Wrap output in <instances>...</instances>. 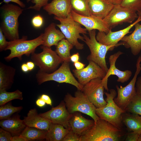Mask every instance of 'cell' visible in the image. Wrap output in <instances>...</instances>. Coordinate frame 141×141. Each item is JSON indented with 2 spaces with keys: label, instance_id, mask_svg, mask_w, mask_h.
<instances>
[{
  "label": "cell",
  "instance_id": "9a60e30c",
  "mask_svg": "<svg viewBox=\"0 0 141 141\" xmlns=\"http://www.w3.org/2000/svg\"><path fill=\"white\" fill-rule=\"evenodd\" d=\"M140 21L141 17H138L134 22L123 29L115 32H112L111 30L107 33L98 31L96 36V39L99 42L106 45L116 46L122 45V43L118 44V42L127 34L131 32L130 30L136 23Z\"/></svg>",
  "mask_w": 141,
  "mask_h": 141
},
{
  "label": "cell",
  "instance_id": "74e56055",
  "mask_svg": "<svg viewBox=\"0 0 141 141\" xmlns=\"http://www.w3.org/2000/svg\"><path fill=\"white\" fill-rule=\"evenodd\" d=\"M43 23V18L40 15L34 16L32 20L33 26L35 28H39L42 25Z\"/></svg>",
  "mask_w": 141,
  "mask_h": 141
},
{
  "label": "cell",
  "instance_id": "d6a6232c",
  "mask_svg": "<svg viewBox=\"0 0 141 141\" xmlns=\"http://www.w3.org/2000/svg\"><path fill=\"white\" fill-rule=\"evenodd\" d=\"M125 111L141 116V96L137 91L132 100L126 108Z\"/></svg>",
  "mask_w": 141,
  "mask_h": 141
},
{
  "label": "cell",
  "instance_id": "9c48e42d",
  "mask_svg": "<svg viewBox=\"0 0 141 141\" xmlns=\"http://www.w3.org/2000/svg\"><path fill=\"white\" fill-rule=\"evenodd\" d=\"M42 52L31 54V59L42 72L50 73L56 70L59 64L64 61L51 48L42 45Z\"/></svg>",
  "mask_w": 141,
  "mask_h": 141
},
{
  "label": "cell",
  "instance_id": "277c9868",
  "mask_svg": "<svg viewBox=\"0 0 141 141\" xmlns=\"http://www.w3.org/2000/svg\"><path fill=\"white\" fill-rule=\"evenodd\" d=\"M89 37L86 34H83V41L88 46L90 54L87 57L89 61L95 62L99 65L106 73L109 69L105 61V57L108 51L112 50L115 47L103 44L96 39V30L88 32Z\"/></svg>",
  "mask_w": 141,
  "mask_h": 141
},
{
  "label": "cell",
  "instance_id": "ee69618b",
  "mask_svg": "<svg viewBox=\"0 0 141 141\" xmlns=\"http://www.w3.org/2000/svg\"><path fill=\"white\" fill-rule=\"evenodd\" d=\"M73 65L75 69L78 70L83 69L85 68V64L79 61L74 63Z\"/></svg>",
  "mask_w": 141,
  "mask_h": 141
},
{
  "label": "cell",
  "instance_id": "4316f807",
  "mask_svg": "<svg viewBox=\"0 0 141 141\" xmlns=\"http://www.w3.org/2000/svg\"><path fill=\"white\" fill-rule=\"evenodd\" d=\"M70 129L60 124L51 122L45 139L47 141H62Z\"/></svg>",
  "mask_w": 141,
  "mask_h": 141
},
{
  "label": "cell",
  "instance_id": "c3c4849f",
  "mask_svg": "<svg viewBox=\"0 0 141 141\" xmlns=\"http://www.w3.org/2000/svg\"><path fill=\"white\" fill-rule=\"evenodd\" d=\"M26 64L28 66L29 71H31L34 69L35 65L33 61H28Z\"/></svg>",
  "mask_w": 141,
  "mask_h": 141
},
{
  "label": "cell",
  "instance_id": "8992f818",
  "mask_svg": "<svg viewBox=\"0 0 141 141\" xmlns=\"http://www.w3.org/2000/svg\"><path fill=\"white\" fill-rule=\"evenodd\" d=\"M55 19L58 20L60 24L56 25L64 35L65 38L77 50H81L84 47L83 44L79 43L78 39L83 41V36L80 34H86L87 30L82 28L81 24L75 21L70 13L66 18H62L55 16Z\"/></svg>",
  "mask_w": 141,
  "mask_h": 141
},
{
  "label": "cell",
  "instance_id": "d590c367",
  "mask_svg": "<svg viewBox=\"0 0 141 141\" xmlns=\"http://www.w3.org/2000/svg\"><path fill=\"white\" fill-rule=\"evenodd\" d=\"M80 137L70 129L62 141H80Z\"/></svg>",
  "mask_w": 141,
  "mask_h": 141
},
{
  "label": "cell",
  "instance_id": "44dd1931",
  "mask_svg": "<svg viewBox=\"0 0 141 141\" xmlns=\"http://www.w3.org/2000/svg\"><path fill=\"white\" fill-rule=\"evenodd\" d=\"M92 15L103 19L109 13L114 5L110 0H87Z\"/></svg>",
  "mask_w": 141,
  "mask_h": 141
},
{
  "label": "cell",
  "instance_id": "836d02e7",
  "mask_svg": "<svg viewBox=\"0 0 141 141\" xmlns=\"http://www.w3.org/2000/svg\"><path fill=\"white\" fill-rule=\"evenodd\" d=\"M120 5L137 12L141 11V0H122Z\"/></svg>",
  "mask_w": 141,
  "mask_h": 141
},
{
  "label": "cell",
  "instance_id": "83f0119b",
  "mask_svg": "<svg viewBox=\"0 0 141 141\" xmlns=\"http://www.w3.org/2000/svg\"><path fill=\"white\" fill-rule=\"evenodd\" d=\"M74 46L66 39H64L56 46L55 52L64 61L69 62L71 56L70 51Z\"/></svg>",
  "mask_w": 141,
  "mask_h": 141
},
{
  "label": "cell",
  "instance_id": "8d00e7d4",
  "mask_svg": "<svg viewBox=\"0 0 141 141\" xmlns=\"http://www.w3.org/2000/svg\"><path fill=\"white\" fill-rule=\"evenodd\" d=\"M12 137V135L10 132L1 128H0V141H11Z\"/></svg>",
  "mask_w": 141,
  "mask_h": 141
},
{
  "label": "cell",
  "instance_id": "f546056e",
  "mask_svg": "<svg viewBox=\"0 0 141 141\" xmlns=\"http://www.w3.org/2000/svg\"><path fill=\"white\" fill-rule=\"evenodd\" d=\"M72 10L76 13L84 16L92 15L88 7L87 0H70Z\"/></svg>",
  "mask_w": 141,
  "mask_h": 141
},
{
  "label": "cell",
  "instance_id": "6da1fadb",
  "mask_svg": "<svg viewBox=\"0 0 141 141\" xmlns=\"http://www.w3.org/2000/svg\"><path fill=\"white\" fill-rule=\"evenodd\" d=\"M124 134L122 129L99 118L92 127L80 136V141H118Z\"/></svg>",
  "mask_w": 141,
  "mask_h": 141
},
{
  "label": "cell",
  "instance_id": "30bf717a",
  "mask_svg": "<svg viewBox=\"0 0 141 141\" xmlns=\"http://www.w3.org/2000/svg\"><path fill=\"white\" fill-rule=\"evenodd\" d=\"M140 62V55L137 60L136 69L134 75L128 84L124 87L116 86L118 95L117 97L114 98V101L118 107L125 111L136 93L135 86L137 76L141 71Z\"/></svg>",
  "mask_w": 141,
  "mask_h": 141
},
{
  "label": "cell",
  "instance_id": "603a6c76",
  "mask_svg": "<svg viewBox=\"0 0 141 141\" xmlns=\"http://www.w3.org/2000/svg\"><path fill=\"white\" fill-rule=\"evenodd\" d=\"M65 38L62 32L56 28V24L52 23L45 28L43 33L42 45L49 48L54 45L56 46L60 41Z\"/></svg>",
  "mask_w": 141,
  "mask_h": 141
},
{
  "label": "cell",
  "instance_id": "7a4b0ae2",
  "mask_svg": "<svg viewBox=\"0 0 141 141\" xmlns=\"http://www.w3.org/2000/svg\"><path fill=\"white\" fill-rule=\"evenodd\" d=\"M21 8L9 3H5L1 7L2 19L0 28L9 41L19 39L18 20L24 10Z\"/></svg>",
  "mask_w": 141,
  "mask_h": 141
},
{
  "label": "cell",
  "instance_id": "d6986e66",
  "mask_svg": "<svg viewBox=\"0 0 141 141\" xmlns=\"http://www.w3.org/2000/svg\"><path fill=\"white\" fill-rule=\"evenodd\" d=\"M135 29L130 34L125 36L121 40L122 45L130 48L133 55H138L141 51V24L139 22L134 26Z\"/></svg>",
  "mask_w": 141,
  "mask_h": 141
},
{
  "label": "cell",
  "instance_id": "52a82bcc",
  "mask_svg": "<svg viewBox=\"0 0 141 141\" xmlns=\"http://www.w3.org/2000/svg\"><path fill=\"white\" fill-rule=\"evenodd\" d=\"M39 85L50 81L59 83H65L75 86L78 90L82 91L83 87L75 79L70 69L69 62L64 61L60 67L53 72L47 73L39 70L36 75Z\"/></svg>",
  "mask_w": 141,
  "mask_h": 141
},
{
  "label": "cell",
  "instance_id": "ba28073f",
  "mask_svg": "<svg viewBox=\"0 0 141 141\" xmlns=\"http://www.w3.org/2000/svg\"><path fill=\"white\" fill-rule=\"evenodd\" d=\"M104 93L106 96L105 101L107 104L103 107L96 108V113L100 118L122 130L123 124L121 116L126 111L118 107L114 101L116 92L115 90L111 89L109 90V93L104 92Z\"/></svg>",
  "mask_w": 141,
  "mask_h": 141
},
{
  "label": "cell",
  "instance_id": "484cf974",
  "mask_svg": "<svg viewBox=\"0 0 141 141\" xmlns=\"http://www.w3.org/2000/svg\"><path fill=\"white\" fill-rule=\"evenodd\" d=\"M121 118L128 131L141 134V115L125 112L122 114Z\"/></svg>",
  "mask_w": 141,
  "mask_h": 141
},
{
  "label": "cell",
  "instance_id": "f5cc1de1",
  "mask_svg": "<svg viewBox=\"0 0 141 141\" xmlns=\"http://www.w3.org/2000/svg\"><path fill=\"white\" fill-rule=\"evenodd\" d=\"M138 141H141V134H140L138 138Z\"/></svg>",
  "mask_w": 141,
  "mask_h": 141
},
{
  "label": "cell",
  "instance_id": "bcb514c9",
  "mask_svg": "<svg viewBox=\"0 0 141 141\" xmlns=\"http://www.w3.org/2000/svg\"><path fill=\"white\" fill-rule=\"evenodd\" d=\"M79 52L74 54L71 55L70 57V61L74 63L79 61Z\"/></svg>",
  "mask_w": 141,
  "mask_h": 141
},
{
  "label": "cell",
  "instance_id": "db71d44e",
  "mask_svg": "<svg viewBox=\"0 0 141 141\" xmlns=\"http://www.w3.org/2000/svg\"><path fill=\"white\" fill-rule=\"evenodd\" d=\"M140 56H141V55H140Z\"/></svg>",
  "mask_w": 141,
  "mask_h": 141
},
{
  "label": "cell",
  "instance_id": "8fae6325",
  "mask_svg": "<svg viewBox=\"0 0 141 141\" xmlns=\"http://www.w3.org/2000/svg\"><path fill=\"white\" fill-rule=\"evenodd\" d=\"M137 11L120 4L114 6L103 20L110 29L124 23H131L138 16Z\"/></svg>",
  "mask_w": 141,
  "mask_h": 141
},
{
  "label": "cell",
  "instance_id": "ffe728a7",
  "mask_svg": "<svg viewBox=\"0 0 141 141\" xmlns=\"http://www.w3.org/2000/svg\"><path fill=\"white\" fill-rule=\"evenodd\" d=\"M69 123L70 130L80 136L93 125L95 121L85 118L80 112H76L72 114Z\"/></svg>",
  "mask_w": 141,
  "mask_h": 141
},
{
  "label": "cell",
  "instance_id": "f6af8a7d",
  "mask_svg": "<svg viewBox=\"0 0 141 141\" xmlns=\"http://www.w3.org/2000/svg\"><path fill=\"white\" fill-rule=\"evenodd\" d=\"M11 141H28L25 137L21 135L13 136L12 137Z\"/></svg>",
  "mask_w": 141,
  "mask_h": 141
},
{
  "label": "cell",
  "instance_id": "7bdbcfd3",
  "mask_svg": "<svg viewBox=\"0 0 141 141\" xmlns=\"http://www.w3.org/2000/svg\"><path fill=\"white\" fill-rule=\"evenodd\" d=\"M40 98L43 100L46 104L52 106L51 100L48 95L45 94H43L41 96Z\"/></svg>",
  "mask_w": 141,
  "mask_h": 141
},
{
  "label": "cell",
  "instance_id": "f1b7e54d",
  "mask_svg": "<svg viewBox=\"0 0 141 141\" xmlns=\"http://www.w3.org/2000/svg\"><path fill=\"white\" fill-rule=\"evenodd\" d=\"M47 131L26 126L21 134L28 141L42 140L45 139Z\"/></svg>",
  "mask_w": 141,
  "mask_h": 141
},
{
  "label": "cell",
  "instance_id": "7c38bea8",
  "mask_svg": "<svg viewBox=\"0 0 141 141\" xmlns=\"http://www.w3.org/2000/svg\"><path fill=\"white\" fill-rule=\"evenodd\" d=\"M102 79L97 78L92 79L83 86L81 91L96 108L102 107L107 104L103 97L105 89Z\"/></svg>",
  "mask_w": 141,
  "mask_h": 141
},
{
  "label": "cell",
  "instance_id": "681fc988",
  "mask_svg": "<svg viewBox=\"0 0 141 141\" xmlns=\"http://www.w3.org/2000/svg\"><path fill=\"white\" fill-rule=\"evenodd\" d=\"M22 71L24 72H27L29 71V69L27 64L25 63L22 64L21 66Z\"/></svg>",
  "mask_w": 141,
  "mask_h": 141
},
{
  "label": "cell",
  "instance_id": "cb8c5ba5",
  "mask_svg": "<svg viewBox=\"0 0 141 141\" xmlns=\"http://www.w3.org/2000/svg\"><path fill=\"white\" fill-rule=\"evenodd\" d=\"M16 69L0 62V91H7L14 83Z\"/></svg>",
  "mask_w": 141,
  "mask_h": 141
},
{
  "label": "cell",
  "instance_id": "3957f363",
  "mask_svg": "<svg viewBox=\"0 0 141 141\" xmlns=\"http://www.w3.org/2000/svg\"><path fill=\"white\" fill-rule=\"evenodd\" d=\"M43 33L38 37L31 40H27L26 36L21 38L8 41L5 50H10V52L8 56L4 58L7 61H10L15 57L18 58L20 60L22 59L24 55L29 56L35 52L36 49L43 44Z\"/></svg>",
  "mask_w": 141,
  "mask_h": 141
},
{
  "label": "cell",
  "instance_id": "b9f144b4",
  "mask_svg": "<svg viewBox=\"0 0 141 141\" xmlns=\"http://www.w3.org/2000/svg\"><path fill=\"white\" fill-rule=\"evenodd\" d=\"M136 86V91L141 96V76L137 78Z\"/></svg>",
  "mask_w": 141,
  "mask_h": 141
},
{
  "label": "cell",
  "instance_id": "f907efd6",
  "mask_svg": "<svg viewBox=\"0 0 141 141\" xmlns=\"http://www.w3.org/2000/svg\"><path fill=\"white\" fill-rule=\"evenodd\" d=\"M112 2L114 5L120 4L122 0H110Z\"/></svg>",
  "mask_w": 141,
  "mask_h": 141
},
{
  "label": "cell",
  "instance_id": "816d5d0a",
  "mask_svg": "<svg viewBox=\"0 0 141 141\" xmlns=\"http://www.w3.org/2000/svg\"><path fill=\"white\" fill-rule=\"evenodd\" d=\"M137 13L138 17H141V11L139 12H137Z\"/></svg>",
  "mask_w": 141,
  "mask_h": 141
},
{
  "label": "cell",
  "instance_id": "7402d4cb",
  "mask_svg": "<svg viewBox=\"0 0 141 141\" xmlns=\"http://www.w3.org/2000/svg\"><path fill=\"white\" fill-rule=\"evenodd\" d=\"M23 120L26 126L46 131L51 123L48 119L40 116L35 108L30 109Z\"/></svg>",
  "mask_w": 141,
  "mask_h": 141
},
{
  "label": "cell",
  "instance_id": "1f68e13d",
  "mask_svg": "<svg viewBox=\"0 0 141 141\" xmlns=\"http://www.w3.org/2000/svg\"><path fill=\"white\" fill-rule=\"evenodd\" d=\"M22 109V107H15L10 103L0 106V120L8 119L14 114L20 111Z\"/></svg>",
  "mask_w": 141,
  "mask_h": 141
},
{
  "label": "cell",
  "instance_id": "e575fe53",
  "mask_svg": "<svg viewBox=\"0 0 141 141\" xmlns=\"http://www.w3.org/2000/svg\"><path fill=\"white\" fill-rule=\"evenodd\" d=\"M28 2L31 0H26ZM49 0H32L31 2L34 5L27 8L28 9H32L37 11H39L41 8L44 7L48 4Z\"/></svg>",
  "mask_w": 141,
  "mask_h": 141
},
{
  "label": "cell",
  "instance_id": "4fadbf2b",
  "mask_svg": "<svg viewBox=\"0 0 141 141\" xmlns=\"http://www.w3.org/2000/svg\"><path fill=\"white\" fill-rule=\"evenodd\" d=\"M73 72L79 83L83 86L92 79L97 78L102 79L106 74L99 65L92 61H89L88 65L83 69L79 70L74 69Z\"/></svg>",
  "mask_w": 141,
  "mask_h": 141
},
{
  "label": "cell",
  "instance_id": "7dc6e473",
  "mask_svg": "<svg viewBox=\"0 0 141 141\" xmlns=\"http://www.w3.org/2000/svg\"><path fill=\"white\" fill-rule=\"evenodd\" d=\"M36 104L38 106L42 107L44 106L46 103L42 99L40 98L38 99L36 101Z\"/></svg>",
  "mask_w": 141,
  "mask_h": 141
},
{
  "label": "cell",
  "instance_id": "4dcf8cb0",
  "mask_svg": "<svg viewBox=\"0 0 141 141\" xmlns=\"http://www.w3.org/2000/svg\"><path fill=\"white\" fill-rule=\"evenodd\" d=\"M15 99L22 100L23 99L22 92L18 89L11 92L7 91H0V105H4Z\"/></svg>",
  "mask_w": 141,
  "mask_h": 141
},
{
  "label": "cell",
  "instance_id": "60d3db41",
  "mask_svg": "<svg viewBox=\"0 0 141 141\" xmlns=\"http://www.w3.org/2000/svg\"><path fill=\"white\" fill-rule=\"evenodd\" d=\"M3 2L6 4L9 3V2H11L16 3L22 8H24L25 7V4L20 0H3Z\"/></svg>",
  "mask_w": 141,
  "mask_h": 141
},
{
  "label": "cell",
  "instance_id": "2e32d148",
  "mask_svg": "<svg viewBox=\"0 0 141 141\" xmlns=\"http://www.w3.org/2000/svg\"><path fill=\"white\" fill-rule=\"evenodd\" d=\"M70 14L73 19L85 27L88 32L96 30L99 31L104 32L107 33L111 30L107 25L103 19L93 15L89 16L81 15L76 13L72 10H71Z\"/></svg>",
  "mask_w": 141,
  "mask_h": 141
},
{
  "label": "cell",
  "instance_id": "f35d334b",
  "mask_svg": "<svg viewBox=\"0 0 141 141\" xmlns=\"http://www.w3.org/2000/svg\"><path fill=\"white\" fill-rule=\"evenodd\" d=\"M8 41L6 40V38L1 28H0V51L5 50Z\"/></svg>",
  "mask_w": 141,
  "mask_h": 141
},
{
  "label": "cell",
  "instance_id": "d4e9b609",
  "mask_svg": "<svg viewBox=\"0 0 141 141\" xmlns=\"http://www.w3.org/2000/svg\"><path fill=\"white\" fill-rule=\"evenodd\" d=\"M0 126L10 132L13 136L20 135L26 126L23 120L21 119L20 116L17 115L1 120Z\"/></svg>",
  "mask_w": 141,
  "mask_h": 141
},
{
  "label": "cell",
  "instance_id": "5b68a950",
  "mask_svg": "<svg viewBox=\"0 0 141 141\" xmlns=\"http://www.w3.org/2000/svg\"><path fill=\"white\" fill-rule=\"evenodd\" d=\"M63 101L68 111L70 114L76 112L82 113L90 116L95 122L99 118L96 113V108L80 90H78L75 93L74 96L67 93Z\"/></svg>",
  "mask_w": 141,
  "mask_h": 141
},
{
  "label": "cell",
  "instance_id": "e0dca14e",
  "mask_svg": "<svg viewBox=\"0 0 141 141\" xmlns=\"http://www.w3.org/2000/svg\"><path fill=\"white\" fill-rule=\"evenodd\" d=\"M123 54V52L119 51L110 55L109 58L110 67L105 76L102 79V83L104 89L107 91H108L107 86L108 81V78L110 75H116L118 78L117 81L124 83L127 81L132 75V73L131 70H127L122 71L116 67L115 64L117 60L120 55Z\"/></svg>",
  "mask_w": 141,
  "mask_h": 141
},
{
  "label": "cell",
  "instance_id": "ab89813d",
  "mask_svg": "<svg viewBox=\"0 0 141 141\" xmlns=\"http://www.w3.org/2000/svg\"><path fill=\"white\" fill-rule=\"evenodd\" d=\"M140 135V134L132 132L127 134L125 140L126 141H138Z\"/></svg>",
  "mask_w": 141,
  "mask_h": 141
},
{
  "label": "cell",
  "instance_id": "ac0fdd59",
  "mask_svg": "<svg viewBox=\"0 0 141 141\" xmlns=\"http://www.w3.org/2000/svg\"><path fill=\"white\" fill-rule=\"evenodd\" d=\"M43 8L49 15L62 18H66L72 10L70 0H52Z\"/></svg>",
  "mask_w": 141,
  "mask_h": 141
},
{
  "label": "cell",
  "instance_id": "5bb4252c",
  "mask_svg": "<svg viewBox=\"0 0 141 141\" xmlns=\"http://www.w3.org/2000/svg\"><path fill=\"white\" fill-rule=\"evenodd\" d=\"M39 114L48 119L52 123L60 124L66 128L70 129L69 122L72 114L68 112L63 101L48 111Z\"/></svg>",
  "mask_w": 141,
  "mask_h": 141
}]
</instances>
